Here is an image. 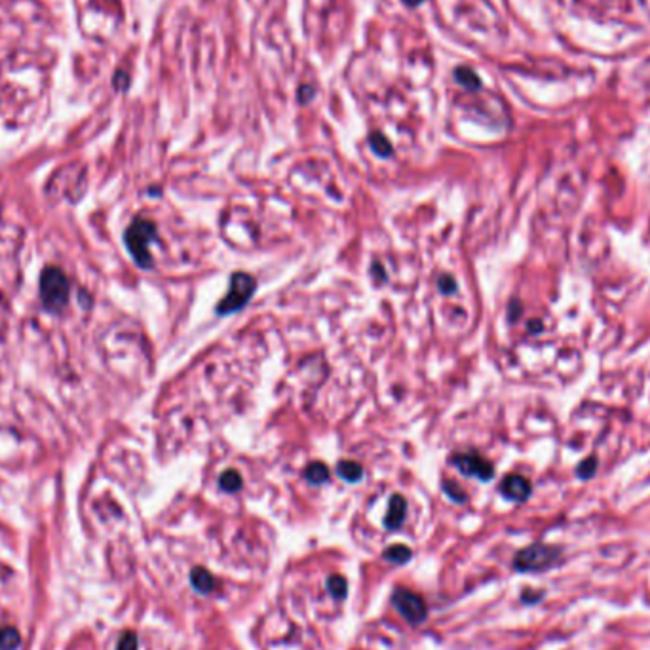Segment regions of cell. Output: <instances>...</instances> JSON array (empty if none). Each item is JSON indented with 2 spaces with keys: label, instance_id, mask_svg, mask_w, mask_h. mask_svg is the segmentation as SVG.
Wrapping results in <instances>:
<instances>
[{
  "label": "cell",
  "instance_id": "obj_1",
  "mask_svg": "<svg viewBox=\"0 0 650 650\" xmlns=\"http://www.w3.org/2000/svg\"><path fill=\"white\" fill-rule=\"evenodd\" d=\"M156 240V224L145 217H137L126 230V246L141 269H151L152 255L149 246Z\"/></svg>",
  "mask_w": 650,
  "mask_h": 650
},
{
  "label": "cell",
  "instance_id": "obj_8",
  "mask_svg": "<svg viewBox=\"0 0 650 650\" xmlns=\"http://www.w3.org/2000/svg\"><path fill=\"white\" fill-rule=\"evenodd\" d=\"M407 516V502L401 494H392L388 504V514L384 517V527L388 531H397L405 521Z\"/></svg>",
  "mask_w": 650,
  "mask_h": 650
},
{
  "label": "cell",
  "instance_id": "obj_2",
  "mask_svg": "<svg viewBox=\"0 0 650 650\" xmlns=\"http://www.w3.org/2000/svg\"><path fill=\"white\" fill-rule=\"evenodd\" d=\"M40 297L50 312H59L69 301V280L56 266L44 269L40 276Z\"/></svg>",
  "mask_w": 650,
  "mask_h": 650
},
{
  "label": "cell",
  "instance_id": "obj_21",
  "mask_svg": "<svg viewBox=\"0 0 650 650\" xmlns=\"http://www.w3.org/2000/svg\"><path fill=\"white\" fill-rule=\"evenodd\" d=\"M439 289H441V293L452 295L457 291V282L452 280V276H441L439 277Z\"/></svg>",
  "mask_w": 650,
  "mask_h": 650
},
{
  "label": "cell",
  "instance_id": "obj_10",
  "mask_svg": "<svg viewBox=\"0 0 650 650\" xmlns=\"http://www.w3.org/2000/svg\"><path fill=\"white\" fill-rule=\"evenodd\" d=\"M337 474H339V477H342L344 481L356 483V481H359V479L364 477V466H361L359 462H354V460H342V462H339V466H337Z\"/></svg>",
  "mask_w": 650,
  "mask_h": 650
},
{
  "label": "cell",
  "instance_id": "obj_24",
  "mask_svg": "<svg viewBox=\"0 0 650 650\" xmlns=\"http://www.w3.org/2000/svg\"><path fill=\"white\" fill-rule=\"evenodd\" d=\"M405 6H409V8H417V6H421L424 0H401Z\"/></svg>",
  "mask_w": 650,
  "mask_h": 650
},
{
  "label": "cell",
  "instance_id": "obj_20",
  "mask_svg": "<svg viewBox=\"0 0 650 650\" xmlns=\"http://www.w3.org/2000/svg\"><path fill=\"white\" fill-rule=\"evenodd\" d=\"M595 466H597V460H595L594 457H591V459H586L584 462H582V464H580L578 476L582 477V479H587V477H591V476H594V472H595Z\"/></svg>",
  "mask_w": 650,
  "mask_h": 650
},
{
  "label": "cell",
  "instance_id": "obj_9",
  "mask_svg": "<svg viewBox=\"0 0 650 650\" xmlns=\"http://www.w3.org/2000/svg\"><path fill=\"white\" fill-rule=\"evenodd\" d=\"M191 584H192V587H194V591L202 595L211 594V591L215 589V586H217L213 574L207 571V569H204V567H196V569H192Z\"/></svg>",
  "mask_w": 650,
  "mask_h": 650
},
{
  "label": "cell",
  "instance_id": "obj_18",
  "mask_svg": "<svg viewBox=\"0 0 650 650\" xmlns=\"http://www.w3.org/2000/svg\"><path fill=\"white\" fill-rule=\"evenodd\" d=\"M116 650H137V635L134 631H124L118 639Z\"/></svg>",
  "mask_w": 650,
  "mask_h": 650
},
{
  "label": "cell",
  "instance_id": "obj_12",
  "mask_svg": "<svg viewBox=\"0 0 650 650\" xmlns=\"http://www.w3.org/2000/svg\"><path fill=\"white\" fill-rule=\"evenodd\" d=\"M454 80L462 84V86L470 90V92H474V90H479L481 86V80L477 76L476 72L472 71L470 67H457L454 69Z\"/></svg>",
  "mask_w": 650,
  "mask_h": 650
},
{
  "label": "cell",
  "instance_id": "obj_22",
  "mask_svg": "<svg viewBox=\"0 0 650 650\" xmlns=\"http://www.w3.org/2000/svg\"><path fill=\"white\" fill-rule=\"evenodd\" d=\"M114 86L120 87V90H126V87H127L126 72H122V71L116 72V76H114Z\"/></svg>",
  "mask_w": 650,
  "mask_h": 650
},
{
  "label": "cell",
  "instance_id": "obj_14",
  "mask_svg": "<svg viewBox=\"0 0 650 650\" xmlns=\"http://www.w3.org/2000/svg\"><path fill=\"white\" fill-rule=\"evenodd\" d=\"M21 642L16 627H0V650H16Z\"/></svg>",
  "mask_w": 650,
  "mask_h": 650
},
{
  "label": "cell",
  "instance_id": "obj_23",
  "mask_svg": "<svg viewBox=\"0 0 650 650\" xmlns=\"http://www.w3.org/2000/svg\"><path fill=\"white\" fill-rule=\"evenodd\" d=\"M314 96V92H312V87L308 86H302L301 87V103H306L308 99H312Z\"/></svg>",
  "mask_w": 650,
  "mask_h": 650
},
{
  "label": "cell",
  "instance_id": "obj_17",
  "mask_svg": "<svg viewBox=\"0 0 650 650\" xmlns=\"http://www.w3.org/2000/svg\"><path fill=\"white\" fill-rule=\"evenodd\" d=\"M327 589H329V594L333 595L335 599H344L346 591H348V582L341 574H331L327 578Z\"/></svg>",
  "mask_w": 650,
  "mask_h": 650
},
{
  "label": "cell",
  "instance_id": "obj_5",
  "mask_svg": "<svg viewBox=\"0 0 650 650\" xmlns=\"http://www.w3.org/2000/svg\"><path fill=\"white\" fill-rule=\"evenodd\" d=\"M392 602L397 609V612L403 616L411 626L422 624L426 616H428V607L422 599L421 595L412 594L411 589H405V587H396L394 594H392Z\"/></svg>",
  "mask_w": 650,
  "mask_h": 650
},
{
  "label": "cell",
  "instance_id": "obj_4",
  "mask_svg": "<svg viewBox=\"0 0 650 650\" xmlns=\"http://www.w3.org/2000/svg\"><path fill=\"white\" fill-rule=\"evenodd\" d=\"M559 559H561L559 547L546 546V544H532V546L517 552L514 567L519 572H540L552 569L554 565L559 563Z\"/></svg>",
  "mask_w": 650,
  "mask_h": 650
},
{
  "label": "cell",
  "instance_id": "obj_16",
  "mask_svg": "<svg viewBox=\"0 0 650 650\" xmlns=\"http://www.w3.org/2000/svg\"><path fill=\"white\" fill-rule=\"evenodd\" d=\"M369 145L373 149L375 154H379L382 158H386L392 154V143L386 139V135H382L381 132H373L369 137Z\"/></svg>",
  "mask_w": 650,
  "mask_h": 650
},
{
  "label": "cell",
  "instance_id": "obj_19",
  "mask_svg": "<svg viewBox=\"0 0 650 650\" xmlns=\"http://www.w3.org/2000/svg\"><path fill=\"white\" fill-rule=\"evenodd\" d=\"M443 489L454 502H466V494H464V491H462L454 481H445Z\"/></svg>",
  "mask_w": 650,
  "mask_h": 650
},
{
  "label": "cell",
  "instance_id": "obj_7",
  "mask_svg": "<svg viewBox=\"0 0 650 650\" xmlns=\"http://www.w3.org/2000/svg\"><path fill=\"white\" fill-rule=\"evenodd\" d=\"M500 491L506 496L507 500H514V502H525V500L531 496V483L525 479L523 476H512L504 477V481L500 485Z\"/></svg>",
  "mask_w": 650,
  "mask_h": 650
},
{
  "label": "cell",
  "instance_id": "obj_6",
  "mask_svg": "<svg viewBox=\"0 0 650 650\" xmlns=\"http://www.w3.org/2000/svg\"><path fill=\"white\" fill-rule=\"evenodd\" d=\"M452 464L454 468L459 470L462 476L477 477L481 481H489L494 476V468L487 459H483L481 454L476 452H464V454H457L452 457Z\"/></svg>",
  "mask_w": 650,
  "mask_h": 650
},
{
  "label": "cell",
  "instance_id": "obj_3",
  "mask_svg": "<svg viewBox=\"0 0 650 650\" xmlns=\"http://www.w3.org/2000/svg\"><path fill=\"white\" fill-rule=\"evenodd\" d=\"M257 282L251 274L247 272H234L230 276V287L224 299L217 304V314L227 316V314H234L246 306L249 299L253 297Z\"/></svg>",
  "mask_w": 650,
  "mask_h": 650
},
{
  "label": "cell",
  "instance_id": "obj_15",
  "mask_svg": "<svg viewBox=\"0 0 650 650\" xmlns=\"http://www.w3.org/2000/svg\"><path fill=\"white\" fill-rule=\"evenodd\" d=\"M242 485H244V481H242V476H240L236 470H227V472H222L221 479H219V487L227 492L240 491Z\"/></svg>",
  "mask_w": 650,
  "mask_h": 650
},
{
  "label": "cell",
  "instance_id": "obj_13",
  "mask_svg": "<svg viewBox=\"0 0 650 650\" xmlns=\"http://www.w3.org/2000/svg\"><path fill=\"white\" fill-rule=\"evenodd\" d=\"M304 477L312 485H322L329 479V468L325 466L324 462H312L304 470Z\"/></svg>",
  "mask_w": 650,
  "mask_h": 650
},
{
  "label": "cell",
  "instance_id": "obj_11",
  "mask_svg": "<svg viewBox=\"0 0 650 650\" xmlns=\"http://www.w3.org/2000/svg\"><path fill=\"white\" fill-rule=\"evenodd\" d=\"M412 552L411 547L403 546V544H394V546H390L384 549V554H382V559L384 561H388V563L394 565H405L411 561Z\"/></svg>",
  "mask_w": 650,
  "mask_h": 650
}]
</instances>
